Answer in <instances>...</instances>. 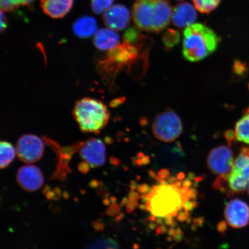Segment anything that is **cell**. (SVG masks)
I'll use <instances>...</instances> for the list:
<instances>
[{
	"mask_svg": "<svg viewBox=\"0 0 249 249\" xmlns=\"http://www.w3.org/2000/svg\"><path fill=\"white\" fill-rule=\"evenodd\" d=\"M149 176L152 181L140 184L130 194L129 208H139L158 233L170 232L189 219L197 206L195 179L183 173L172 175L167 169Z\"/></svg>",
	"mask_w": 249,
	"mask_h": 249,
	"instance_id": "cell-1",
	"label": "cell"
},
{
	"mask_svg": "<svg viewBox=\"0 0 249 249\" xmlns=\"http://www.w3.org/2000/svg\"><path fill=\"white\" fill-rule=\"evenodd\" d=\"M173 9L169 0H136L132 17L139 30L159 33L170 24Z\"/></svg>",
	"mask_w": 249,
	"mask_h": 249,
	"instance_id": "cell-2",
	"label": "cell"
},
{
	"mask_svg": "<svg viewBox=\"0 0 249 249\" xmlns=\"http://www.w3.org/2000/svg\"><path fill=\"white\" fill-rule=\"evenodd\" d=\"M220 42V37L210 27L200 23L192 24L183 33L182 55L190 62L201 61L216 51Z\"/></svg>",
	"mask_w": 249,
	"mask_h": 249,
	"instance_id": "cell-3",
	"label": "cell"
},
{
	"mask_svg": "<svg viewBox=\"0 0 249 249\" xmlns=\"http://www.w3.org/2000/svg\"><path fill=\"white\" fill-rule=\"evenodd\" d=\"M74 119L83 132L98 133L107 125L110 112L104 103L96 99L85 98L74 106Z\"/></svg>",
	"mask_w": 249,
	"mask_h": 249,
	"instance_id": "cell-4",
	"label": "cell"
},
{
	"mask_svg": "<svg viewBox=\"0 0 249 249\" xmlns=\"http://www.w3.org/2000/svg\"><path fill=\"white\" fill-rule=\"evenodd\" d=\"M214 186L230 196L247 191L249 187V147L241 149L230 173L226 177H217Z\"/></svg>",
	"mask_w": 249,
	"mask_h": 249,
	"instance_id": "cell-5",
	"label": "cell"
},
{
	"mask_svg": "<svg viewBox=\"0 0 249 249\" xmlns=\"http://www.w3.org/2000/svg\"><path fill=\"white\" fill-rule=\"evenodd\" d=\"M152 129L156 138L161 142H171L181 135L183 124L176 112L168 108L155 117Z\"/></svg>",
	"mask_w": 249,
	"mask_h": 249,
	"instance_id": "cell-6",
	"label": "cell"
},
{
	"mask_svg": "<svg viewBox=\"0 0 249 249\" xmlns=\"http://www.w3.org/2000/svg\"><path fill=\"white\" fill-rule=\"evenodd\" d=\"M233 161L231 149L224 145L212 149L207 158L208 169L218 177L228 175L232 169Z\"/></svg>",
	"mask_w": 249,
	"mask_h": 249,
	"instance_id": "cell-7",
	"label": "cell"
},
{
	"mask_svg": "<svg viewBox=\"0 0 249 249\" xmlns=\"http://www.w3.org/2000/svg\"><path fill=\"white\" fill-rule=\"evenodd\" d=\"M17 155L24 163H33L42 158L44 151V144L39 137L28 134L18 140Z\"/></svg>",
	"mask_w": 249,
	"mask_h": 249,
	"instance_id": "cell-8",
	"label": "cell"
},
{
	"mask_svg": "<svg viewBox=\"0 0 249 249\" xmlns=\"http://www.w3.org/2000/svg\"><path fill=\"white\" fill-rule=\"evenodd\" d=\"M225 217L232 228H244L249 224V205L241 199H232L226 204Z\"/></svg>",
	"mask_w": 249,
	"mask_h": 249,
	"instance_id": "cell-9",
	"label": "cell"
},
{
	"mask_svg": "<svg viewBox=\"0 0 249 249\" xmlns=\"http://www.w3.org/2000/svg\"><path fill=\"white\" fill-rule=\"evenodd\" d=\"M80 155L91 167L103 166L106 161V147L102 140L92 139L87 140L80 148Z\"/></svg>",
	"mask_w": 249,
	"mask_h": 249,
	"instance_id": "cell-10",
	"label": "cell"
},
{
	"mask_svg": "<svg viewBox=\"0 0 249 249\" xmlns=\"http://www.w3.org/2000/svg\"><path fill=\"white\" fill-rule=\"evenodd\" d=\"M17 179L21 188L30 192L39 189L44 182L41 170L33 165L20 168L18 171Z\"/></svg>",
	"mask_w": 249,
	"mask_h": 249,
	"instance_id": "cell-11",
	"label": "cell"
},
{
	"mask_svg": "<svg viewBox=\"0 0 249 249\" xmlns=\"http://www.w3.org/2000/svg\"><path fill=\"white\" fill-rule=\"evenodd\" d=\"M103 18L107 27L115 31H122L128 26L130 13L125 6L117 4L104 12Z\"/></svg>",
	"mask_w": 249,
	"mask_h": 249,
	"instance_id": "cell-12",
	"label": "cell"
},
{
	"mask_svg": "<svg viewBox=\"0 0 249 249\" xmlns=\"http://www.w3.org/2000/svg\"><path fill=\"white\" fill-rule=\"evenodd\" d=\"M196 8L188 2L177 4L173 9V24L179 29H183L194 24L197 20Z\"/></svg>",
	"mask_w": 249,
	"mask_h": 249,
	"instance_id": "cell-13",
	"label": "cell"
},
{
	"mask_svg": "<svg viewBox=\"0 0 249 249\" xmlns=\"http://www.w3.org/2000/svg\"><path fill=\"white\" fill-rule=\"evenodd\" d=\"M96 48L102 51H110L120 44V36L116 31L105 28L96 31L93 39Z\"/></svg>",
	"mask_w": 249,
	"mask_h": 249,
	"instance_id": "cell-14",
	"label": "cell"
},
{
	"mask_svg": "<svg viewBox=\"0 0 249 249\" xmlns=\"http://www.w3.org/2000/svg\"><path fill=\"white\" fill-rule=\"evenodd\" d=\"M73 0H41L40 6L44 13L53 18H64L71 11Z\"/></svg>",
	"mask_w": 249,
	"mask_h": 249,
	"instance_id": "cell-15",
	"label": "cell"
},
{
	"mask_svg": "<svg viewBox=\"0 0 249 249\" xmlns=\"http://www.w3.org/2000/svg\"><path fill=\"white\" fill-rule=\"evenodd\" d=\"M72 30L74 35L85 39L94 36L98 30L97 21L90 16H84L74 21Z\"/></svg>",
	"mask_w": 249,
	"mask_h": 249,
	"instance_id": "cell-16",
	"label": "cell"
},
{
	"mask_svg": "<svg viewBox=\"0 0 249 249\" xmlns=\"http://www.w3.org/2000/svg\"><path fill=\"white\" fill-rule=\"evenodd\" d=\"M234 132L237 141L249 144V107L236 123Z\"/></svg>",
	"mask_w": 249,
	"mask_h": 249,
	"instance_id": "cell-17",
	"label": "cell"
},
{
	"mask_svg": "<svg viewBox=\"0 0 249 249\" xmlns=\"http://www.w3.org/2000/svg\"><path fill=\"white\" fill-rule=\"evenodd\" d=\"M0 150H1V160H0V167L5 169L14 160L17 150L10 142H1L0 143Z\"/></svg>",
	"mask_w": 249,
	"mask_h": 249,
	"instance_id": "cell-18",
	"label": "cell"
},
{
	"mask_svg": "<svg viewBox=\"0 0 249 249\" xmlns=\"http://www.w3.org/2000/svg\"><path fill=\"white\" fill-rule=\"evenodd\" d=\"M222 0H192L195 7L202 14H208L216 9Z\"/></svg>",
	"mask_w": 249,
	"mask_h": 249,
	"instance_id": "cell-19",
	"label": "cell"
},
{
	"mask_svg": "<svg viewBox=\"0 0 249 249\" xmlns=\"http://www.w3.org/2000/svg\"><path fill=\"white\" fill-rule=\"evenodd\" d=\"M180 34L178 31L168 29L162 36V41L166 50H170L178 45L180 42Z\"/></svg>",
	"mask_w": 249,
	"mask_h": 249,
	"instance_id": "cell-20",
	"label": "cell"
},
{
	"mask_svg": "<svg viewBox=\"0 0 249 249\" xmlns=\"http://www.w3.org/2000/svg\"><path fill=\"white\" fill-rule=\"evenodd\" d=\"M36 0H0V4L2 11L12 12L20 6L29 5Z\"/></svg>",
	"mask_w": 249,
	"mask_h": 249,
	"instance_id": "cell-21",
	"label": "cell"
},
{
	"mask_svg": "<svg viewBox=\"0 0 249 249\" xmlns=\"http://www.w3.org/2000/svg\"><path fill=\"white\" fill-rule=\"evenodd\" d=\"M114 0H91L92 10L96 14H104L113 6Z\"/></svg>",
	"mask_w": 249,
	"mask_h": 249,
	"instance_id": "cell-22",
	"label": "cell"
},
{
	"mask_svg": "<svg viewBox=\"0 0 249 249\" xmlns=\"http://www.w3.org/2000/svg\"><path fill=\"white\" fill-rule=\"evenodd\" d=\"M248 71L247 65L244 62L236 60L234 62L233 66V71L236 75L239 76H245Z\"/></svg>",
	"mask_w": 249,
	"mask_h": 249,
	"instance_id": "cell-23",
	"label": "cell"
},
{
	"mask_svg": "<svg viewBox=\"0 0 249 249\" xmlns=\"http://www.w3.org/2000/svg\"><path fill=\"white\" fill-rule=\"evenodd\" d=\"M7 27V20L6 18L5 15L3 12V11H1V31L2 32Z\"/></svg>",
	"mask_w": 249,
	"mask_h": 249,
	"instance_id": "cell-24",
	"label": "cell"
},
{
	"mask_svg": "<svg viewBox=\"0 0 249 249\" xmlns=\"http://www.w3.org/2000/svg\"><path fill=\"white\" fill-rule=\"evenodd\" d=\"M248 195H249V188L248 189Z\"/></svg>",
	"mask_w": 249,
	"mask_h": 249,
	"instance_id": "cell-25",
	"label": "cell"
},
{
	"mask_svg": "<svg viewBox=\"0 0 249 249\" xmlns=\"http://www.w3.org/2000/svg\"><path fill=\"white\" fill-rule=\"evenodd\" d=\"M107 249H114L111 248H107Z\"/></svg>",
	"mask_w": 249,
	"mask_h": 249,
	"instance_id": "cell-26",
	"label": "cell"
},
{
	"mask_svg": "<svg viewBox=\"0 0 249 249\" xmlns=\"http://www.w3.org/2000/svg\"><path fill=\"white\" fill-rule=\"evenodd\" d=\"M178 1H182V0H178Z\"/></svg>",
	"mask_w": 249,
	"mask_h": 249,
	"instance_id": "cell-27",
	"label": "cell"
}]
</instances>
